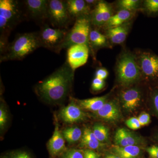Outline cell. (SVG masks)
Returning a JSON list of instances; mask_svg holds the SVG:
<instances>
[{
    "mask_svg": "<svg viewBox=\"0 0 158 158\" xmlns=\"http://www.w3.org/2000/svg\"><path fill=\"white\" fill-rule=\"evenodd\" d=\"M95 77L105 81L109 76V72L105 68H98L95 73Z\"/></svg>",
    "mask_w": 158,
    "mask_h": 158,
    "instance_id": "34",
    "label": "cell"
},
{
    "mask_svg": "<svg viewBox=\"0 0 158 158\" xmlns=\"http://www.w3.org/2000/svg\"><path fill=\"white\" fill-rule=\"evenodd\" d=\"M134 54L142 78L148 81L158 80V56L146 51H137Z\"/></svg>",
    "mask_w": 158,
    "mask_h": 158,
    "instance_id": "7",
    "label": "cell"
},
{
    "mask_svg": "<svg viewBox=\"0 0 158 158\" xmlns=\"http://www.w3.org/2000/svg\"><path fill=\"white\" fill-rule=\"evenodd\" d=\"M143 9L149 15L158 13V0H145L143 2Z\"/></svg>",
    "mask_w": 158,
    "mask_h": 158,
    "instance_id": "27",
    "label": "cell"
},
{
    "mask_svg": "<svg viewBox=\"0 0 158 158\" xmlns=\"http://www.w3.org/2000/svg\"><path fill=\"white\" fill-rule=\"evenodd\" d=\"M112 151L121 158H138L141 153V149L137 145L126 147L113 145Z\"/></svg>",
    "mask_w": 158,
    "mask_h": 158,
    "instance_id": "23",
    "label": "cell"
},
{
    "mask_svg": "<svg viewBox=\"0 0 158 158\" xmlns=\"http://www.w3.org/2000/svg\"><path fill=\"white\" fill-rule=\"evenodd\" d=\"M67 32L65 29L53 28L45 25L38 33L40 46L58 53Z\"/></svg>",
    "mask_w": 158,
    "mask_h": 158,
    "instance_id": "6",
    "label": "cell"
},
{
    "mask_svg": "<svg viewBox=\"0 0 158 158\" xmlns=\"http://www.w3.org/2000/svg\"><path fill=\"white\" fill-rule=\"evenodd\" d=\"M109 40L106 35L96 29L90 28L89 37V48L97 49L107 47L109 44Z\"/></svg>",
    "mask_w": 158,
    "mask_h": 158,
    "instance_id": "22",
    "label": "cell"
},
{
    "mask_svg": "<svg viewBox=\"0 0 158 158\" xmlns=\"http://www.w3.org/2000/svg\"><path fill=\"white\" fill-rule=\"evenodd\" d=\"M105 158H121L118 156L114 154H111L107 155L106 156Z\"/></svg>",
    "mask_w": 158,
    "mask_h": 158,
    "instance_id": "39",
    "label": "cell"
},
{
    "mask_svg": "<svg viewBox=\"0 0 158 158\" xmlns=\"http://www.w3.org/2000/svg\"><path fill=\"white\" fill-rule=\"evenodd\" d=\"M64 139L62 133L59 130V125L56 124L53 134L48 143V149L51 156H62L67 150Z\"/></svg>",
    "mask_w": 158,
    "mask_h": 158,
    "instance_id": "15",
    "label": "cell"
},
{
    "mask_svg": "<svg viewBox=\"0 0 158 158\" xmlns=\"http://www.w3.org/2000/svg\"><path fill=\"white\" fill-rule=\"evenodd\" d=\"M113 15L111 6L104 1H99L90 13L91 25L97 27L104 26Z\"/></svg>",
    "mask_w": 158,
    "mask_h": 158,
    "instance_id": "11",
    "label": "cell"
},
{
    "mask_svg": "<svg viewBox=\"0 0 158 158\" xmlns=\"http://www.w3.org/2000/svg\"><path fill=\"white\" fill-rule=\"evenodd\" d=\"M67 10L71 18H78L82 16H90L91 8L84 0L65 1Z\"/></svg>",
    "mask_w": 158,
    "mask_h": 158,
    "instance_id": "17",
    "label": "cell"
},
{
    "mask_svg": "<svg viewBox=\"0 0 158 158\" xmlns=\"http://www.w3.org/2000/svg\"><path fill=\"white\" fill-rule=\"evenodd\" d=\"M61 158H84V151L71 148L63 153Z\"/></svg>",
    "mask_w": 158,
    "mask_h": 158,
    "instance_id": "30",
    "label": "cell"
},
{
    "mask_svg": "<svg viewBox=\"0 0 158 158\" xmlns=\"http://www.w3.org/2000/svg\"><path fill=\"white\" fill-rule=\"evenodd\" d=\"M89 46L76 44L67 49V63L74 71L87 63L89 55Z\"/></svg>",
    "mask_w": 158,
    "mask_h": 158,
    "instance_id": "9",
    "label": "cell"
},
{
    "mask_svg": "<svg viewBox=\"0 0 158 158\" xmlns=\"http://www.w3.org/2000/svg\"><path fill=\"white\" fill-rule=\"evenodd\" d=\"M120 99L124 110L127 112H132L141 104L142 93L138 87H125L120 92Z\"/></svg>",
    "mask_w": 158,
    "mask_h": 158,
    "instance_id": "10",
    "label": "cell"
},
{
    "mask_svg": "<svg viewBox=\"0 0 158 158\" xmlns=\"http://www.w3.org/2000/svg\"><path fill=\"white\" fill-rule=\"evenodd\" d=\"M22 12L18 2L14 0L0 1L1 51L7 47V37L11 31L19 22Z\"/></svg>",
    "mask_w": 158,
    "mask_h": 158,
    "instance_id": "3",
    "label": "cell"
},
{
    "mask_svg": "<svg viewBox=\"0 0 158 158\" xmlns=\"http://www.w3.org/2000/svg\"><path fill=\"white\" fill-rule=\"evenodd\" d=\"M8 118L9 116L7 109L3 104L1 103L0 106V130L1 132L6 128L8 123Z\"/></svg>",
    "mask_w": 158,
    "mask_h": 158,
    "instance_id": "29",
    "label": "cell"
},
{
    "mask_svg": "<svg viewBox=\"0 0 158 158\" xmlns=\"http://www.w3.org/2000/svg\"><path fill=\"white\" fill-rule=\"evenodd\" d=\"M106 83L105 81L95 77L92 81L91 88L93 91H100L105 87Z\"/></svg>",
    "mask_w": 158,
    "mask_h": 158,
    "instance_id": "31",
    "label": "cell"
},
{
    "mask_svg": "<svg viewBox=\"0 0 158 158\" xmlns=\"http://www.w3.org/2000/svg\"><path fill=\"white\" fill-rule=\"evenodd\" d=\"M152 99L154 106L155 108L156 111L158 113V90L154 92Z\"/></svg>",
    "mask_w": 158,
    "mask_h": 158,
    "instance_id": "37",
    "label": "cell"
},
{
    "mask_svg": "<svg viewBox=\"0 0 158 158\" xmlns=\"http://www.w3.org/2000/svg\"><path fill=\"white\" fill-rule=\"evenodd\" d=\"M59 116L65 123H73L84 120L86 114L78 105L73 100L60 110Z\"/></svg>",
    "mask_w": 158,
    "mask_h": 158,
    "instance_id": "12",
    "label": "cell"
},
{
    "mask_svg": "<svg viewBox=\"0 0 158 158\" xmlns=\"http://www.w3.org/2000/svg\"><path fill=\"white\" fill-rule=\"evenodd\" d=\"M91 25L90 16H82L76 19L73 27L67 32L60 51L63 49H68L76 44L89 46Z\"/></svg>",
    "mask_w": 158,
    "mask_h": 158,
    "instance_id": "5",
    "label": "cell"
},
{
    "mask_svg": "<svg viewBox=\"0 0 158 158\" xmlns=\"http://www.w3.org/2000/svg\"><path fill=\"white\" fill-rule=\"evenodd\" d=\"M115 69L117 81L123 87L132 86L142 78L135 54L129 51H124L119 55Z\"/></svg>",
    "mask_w": 158,
    "mask_h": 158,
    "instance_id": "4",
    "label": "cell"
},
{
    "mask_svg": "<svg viewBox=\"0 0 158 158\" xmlns=\"http://www.w3.org/2000/svg\"><path fill=\"white\" fill-rule=\"evenodd\" d=\"M24 3L27 11L32 18L37 20L47 19L48 1L27 0Z\"/></svg>",
    "mask_w": 158,
    "mask_h": 158,
    "instance_id": "14",
    "label": "cell"
},
{
    "mask_svg": "<svg viewBox=\"0 0 158 158\" xmlns=\"http://www.w3.org/2000/svg\"><path fill=\"white\" fill-rule=\"evenodd\" d=\"M136 11L119 10L117 13L113 15L107 22L104 26L106 30L130 22L135 16Z\"/></svg>",
    "mask_w": 158,
    "mask_h": 158,
    "instance_id": "19",
    "label": "cell"
},
{
    "mask_svg": "<svg viewBox=\"0 0 158 158\" xmlns=\"http://www.w3.org/2000/svg\"><path fill=\"white\" fill-rule=\"evenodd\" d=\"M141 126L147 125L150 123L151 118L149 114L146 113H141L138 117Z\"/></svg>",
    "mask_w": 158,
    "mask_h": 158,
    "instance_id": "33",
    "label": "cell"
},
{
    "mask_svg": "<svg viewBox=\"0 0 158 158\" xmlns=\"http://www.w3.org/2000/svg\"><path fill=\"white\" fill-rule=\"evenodd\" d=\"M126 124L128 127L133 130L139 129L141 127V124L138 117H133L126 120Z\"/></svg>",
    "mask_w": 158,
    "mask_h": 158,
    "instance_id": "32",
    "label": "cell"
},
{
    "mask_svg": "<svg viewBox=\"0 0 158 158\" xmlns=\"http://www.w3.org/2000/svg\"><path fill=\"white\" fill-rule=\"evenodd\" d=\"M75 71L67 62L52 74L38 83L37 93L44 101L59 103L65 100L70 91Z\"/></svg>",
    "mask_w": 158,
    "mask_h": 158,
    "instance_id": "1",
    "label": "cell"
},
{
    "mask_svg": "<svg viewBox=\"0 0 158 158\" xmlns=\"http://www.w3.org/2000/svg\"><path fill=\"white\" fill-rule=\"evenodd\" d=\"M84 153V158H100V156L93 150L86 149Z\"/></svg>",
    "mask_w": 158,
    "mask_h": 158,
    "instance_id": "35",
    "label": "cell"
},
{
    "mask_svg": "<svg viewBox=\"0 0 158 158\" xmlns=\"http://www.w3.org/2000/svg\"><path fill=\"white\" fill-rule=\"evenodd\" d=\"M75 101L82 110L95 113L100 110L107 102V96L98 97L85 99L75 100Z\"/></svg>",
    "mask_w": 158,
    "mask_h": 158,
    "instance_id": "20",
    "label": "cell"
},
{
    "mask_svg": "<svg viewBox=\"0 0 158 158\" xmlns=\"http://www.w3.org/2000/svg\"><path fill=\"white\" fill-rule=\"evenodd\" d=\"M40 47L38 33L19 34L8 44L1 55V61L22 60Z\"/></svg>",
    "mask_w": 158,
    "mask_h": 158,
    "instance_id": "2",
    "label": "cell"
},
{
    "mask_svg": "<svg viewBox=\"0 0 158 158\" xmlns=\"http://www.w3.org/2000/svg\"><path fill=\"white\" fill-rule=\"evenodd\" d=\"M85 2L88 4V6L91 8L93 6H94L95 7L98 3L99 1H95V0H86Z\"/></svg>",
    "mask_w": 158,
    "mask_h": 158,
    "instance_id": "38",
    "label": "cell"
},
{
    "mask_svg": "<svg viewBox=\"0 0 158 158\" xmlns=\"http://www.w3.org/2000/svg\"><path fill=\"white\" fill-rule=\"evenodd\" d=\"M62 134L64 139L69 144H72L81 140L83 132L80 128L73 127L65 129L62 131Z\"/></svg>",
    "mask_w": 158,
    "mask_h": 158,
    "instance_id": "24",
    "label": "cell"
},
{
    "mask_svg": "<svg viewBox=\"0 0 158 158\" xmlns=\"http://www.w3.org/2000/svg\"><path fill=\"white\" fill-rule=\"evenodd\" d=\"M2 158H33L30 153L25 150H15L4 155Z\"/></svg>",
    "mask_w": 158,
    "mask_h": 158,
    "instance_id": "28",
    "label": "cell"
},
{
    "mask_svg": "<svg viewBox=\"0 0 158 158\" xmlns=\"http://www.w3.org/2000/svg\"><path fill=\"white\" fill-rule=\"evenodd\" d=\"M94 114L103 120L111 122L118 121L122 116L118 103L114 100L107 102L100 110Z\"/></svg>",
    "mask_w": 158,
    "mask_h": 158,
    "instance_id": "13",
    "label": "cell"
},
{
    "mask_svg": "<svg viewBox=\"0 0 158 158\" xmlns=\"http://www.w3.org/2000/svg\"><path fill=\"white\" fill-rule=\"evenodd\" d=\"M131 27V23L129 22L122 25L106 29V36L112 44H122L125 41Z\"/></svg>",
    "mask_w": 158,
    "mask_h": 158,
    "instance_id": "16",
    "label": "cell"
},
{
    "mask_svg": "<svg viewBox=\"0 0 158 158\" xmlns=\"http://www.w3.org/2000/svg\"><path fill=\"white\" fill-rule=\"evenodd\" d=\"M115 144L122 147L137 145L140 139L132 133L124 128L118 129L114 136Z\"/></svg>",
    "mask_w": 158,
    "mask_h": 158,
    "instance_id": "18",
    "label": "cell"
},
{
    "mask_svg": "<svg viewBox=\"0 0 158 158\" xmlns=\"http://www.w3.org/2000/svg\"><path fill=\"white\" fill-rule=\"evenodd\" d=\"M47 19L58 28L65 29L72 19L67 10L65 1H48Z\"/></svg>",
    "mask_w": 158,
    "mask_h": 158,
    "instance_id": "8",
    "label": "cell"
},
{
    "mask_svg": "<svg viewBox=\"0 0 158 158\" xmlns=\"http://www.w3.org/2000/svg\"><path fill=\"white\" fill-rule=\"evenodd\" d=\"M142 2L138 0H120L117 2L119 10L136 11L141 7Z\"/></svg>",
    "mask_w": 158,
    "mask_h": 158,
    "instance_id": "25",
    "label": "cell"
},
{
    "mask_svg": "<svg viewBox=\"0 0 158 158\" xmlns=\"http://www.w3.org/2000/svg\"><path fill=\"white\" fill-rule=\"evenodd\" d=\"M146 151L148 155L151 158H158V147L156 146H152L148 148Z\"/></svg>",
    "mask_w": 158,
    "mask_h": 158,
    "instance_id": "36",
    "label": "cell"
},
{
    "mask_svg": "<svg viewBox=\"0 0 158 158\" xmlns=\"http://www.w3.org/2000/svg\"><path fill=\"white\" fill-rule=\"evenodd\" d=\"M104 145L103 143L100 142L94 134L92 130L86 127L83 132L81 139V147L85 148L86 149L95 150L102 147Z\"/></svg>",
    "mask_w": 158,
    "mask_h": 158,
    "instance_id": "21",
    "label": "cell"
},
{
    "mask_svg": "<svg viewBox=\"0 0 158 158\" xmlns=\"http://www.w3.org/2000/svg\"><path fill=\"white\" fill-rule=\"evenodd\" d=\"M92 131L95 137L100 142L102 143L108 140L109 129L105 126L99 123H96L94 126Z\"/></svg>",
    "mask_w": 158,
    "mask_h": 158,
    "instance_id": "26",
    "label": "cell"
}]
</instances>
